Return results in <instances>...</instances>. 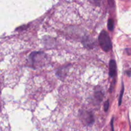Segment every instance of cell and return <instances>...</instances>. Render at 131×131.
I'll return each mask as SVG.
<instances>
[{"mask_svg": "<svg viewBox=\"0 0 131 131\" xmlns=\"http://www.w3.org/2000/svg\"><path fill=\"white\" fill-rule=\"evenodd\" d=\"M99 42L100 46L105 52H108L112 49V42L106 31L102 30L99 36Z\"/></svg>", "mask_w": 131, "mask_h": 131, "instance_id": "cell-1", "label": "cell"}, {"mask_svg": "<svg viewBox=\"0 0 131 131\" xmlns=\"http://www.w3.org/2000/svg\"><path fill=\"white\" fill-rule=\"evenodd\" d=\"M46 58V54L43 52H33L29 55V59L31 63L32 66L36 67L41 65V62L43 61Z\"/></svg>", "mask_w": 131, "mask_h": 131, "instance_id": "cell-2", "label": "cell"}, {"mask_svg": "<svg viewBox=\"0 0 131 131\" xmlns=\"http://www.w3.org/2000/svg\"><path fill=\"white\" fill-rule=\"evenodd\" d=\"M80 117L81 120L87 125H92L94 122V117L92 113L82 111L80 113Z\"/></svg>", "mask_w": 131, "mask_h": 131, "instance_id": "cell-3", "label": "cell"}, {"mask_svg": "<svg viewBox=\"0 0 131 131\" xmlns=\"http://www.w3.org/2000/svg\"><path fill=\"white\" fill-rule=\"evenodd\" d=\"M116 63L114 60H111L110 61V75L111 78H115L116 75Z\"/></svg>", "mask_w": 131, "mask_h": 131, "instance_id": "cell-4", "label": "cell"}, {"mask_svg": "<svg viewBox=\"0 0 131 131\" xmlns=\"http://www.w3.org/2000/svg\"><path fill=\"white\" fill-rule=\"evenodd\" d=\"M103 96L104 94L101 91H97V92H95V98L99 102H101L102 101Z\"/></svg>", "mask_w": 131, "mask_h": 131, "instance_id": "cell-5", "label": "cell"}, {"mask_svg": "<svg viewBox=\"0 0 131 131\" xmlns=\"http://www.w3.org/2000/svg\"><path fill=\"white\" fill-rule=\"evenodd\" d=\"M107 28L110 31H113L114 29V20L110 19L107 22Z\"/></svg>", "mask_w": 131, "mask_h": 131, "instance_id": "cell-6", "label": "cell"}, {"mask_svg": "<svg viewBox=\"0 0 131 131\" xmlns=\"http://www.w3.org/2000/svg\"><path fill=\"white\" fill-rule=\"evenodd\" d=\"M124 92V83H122V90H121V92H120V97H119V99H118V105L119 106H120L122 104V101Z\"/></svg>", "mask_w": 131, "mask_h": 131, "instance_id": "cell-7", "label": "cell"}, {"mask_svg": "<svg viewBox=\"0 0 131 131\" xmlns=\"http://www.w3.org/2000/svg\"><path fill=\"white\" fill-rule=\"evenodd\" d=\"M109 106H110V102H109V101L107 100V101H106V102H105L104 104V111H107V110H108L109 109Z\"/></svg>", "mask_w": 131, "mask_h": 131, "instance_id": "cell-8", "label": "cell"}, {"mask_svg": "<svg viewBox=\"0 0 131 131\" xmlns=\"http://www.w3.org/2000/svg\"><path fill=\"white\" fill-rule=\"evenodd\" d=\"M114 118L113 117L112 119H111V131H115L114 130Z\"/></svg>", "mask_w": 131, "mask_h": 131, "instance_id": "cell-9", "label": "cell"}, {"mask_svg": "<svg viewBox=\"0 0 131 131\" xmlns=\"http://www.w3.org/2000/svg\"><path fill=\"white\" fill-rule=\"evenodd\" d=\"M125 51L127 53L128 55H131V48H126Z\"/></svg>", "mask_w": 131, "mask_h": 131, "instance_id": "cell-10", "label": "cell"}]
</instances>
